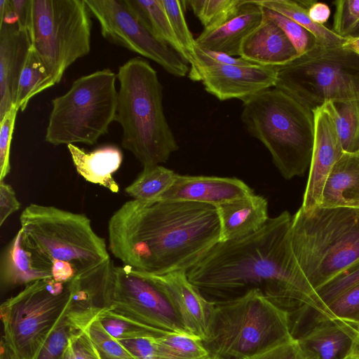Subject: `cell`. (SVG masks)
<instances>
[{"label":"cell","instance_id":"obj_1","mask_svg":"<svg viewBox=\"0 0 359 359\" xmlns=\"http://www.w3.org/2000/svg\"><path fill=\"white\" fill-rule=\"evenodd\" d=\"M292 217L284 211L253 233L219 241L187 271L189 280L211 302L257 290L290 317L313 311L315 323L329 319L293 252Z\"/></svg>","mask_w":359,"mask_h":359},{"label":"cell","instance_id":"obj_2","mask_svg":"<svg viewBox=\"0 0 359 359\" xmlns=\"http://www.w3.org/2000/svg\"><path fill=\"white\" fill-rule=\"evenodd\" d=\"M109 248L124 265L153 276L188 271L221 241L215 206L130 200L108 222Z\"/></svg>","mask_w":359,"mask_h":359},{"label":"cell","instance_id":"obj_3","mask_svg":"<svg viewBox=\"0 0 359 359\" xmlns=\"http://www.w3.org/2000/svg\"><path fill=\"white\" fill-rule=\"evenodd\" d=\"M115 121L122 129L121 146L144 166L165 163L179 149L163 107V87L156 71L135 57L118 67Z\"/></svg>","mask_w":359,"mask_h":359},{"label":"cell","instance_id":"obj_4","mask_svg":"<svg viewBox=\"0 0 359 359\" xmlns=\"http://www.w3.org/2000/svg\"><path fill=\"white\" fill-rule=\"evenodd\" d=\"M20 222L25 245L51 269L57 282H69L110 258L105 240L84 214L31 203Z\"/></svg>","mask_w":359,"mask_h":359},{"label":"cell","instance_id":"obj_5","mask_svg":"<svg viewBox=\"0 0 359 359\" xmlns=\"http://www.w3.org/2000/svg\"><path fill=\"white\" fill-rule=\"evenodd\" d=\"M291 243L316 291L359 263V209L317 206L292 217Z\"/></svg>","mask_w":359,"mask_h":359},{"label":"cell","instance_id":"obj_6","mask_svg":"<svg viewBox=\"0 0 359 359\" xmlns=\"http://www.w3.org/2000/svg\"><path fill=\"white\" fill-rule=\"evenodd\" d=\"M243 102L242 122L269 150L282 176L290 180L303 175L313 147V111L274 87Z\"/></svg>","mask_w":359,"mask_h":359},{"label":"cell","instance_id":"obj_7","mask_svg":"<svg viewBox=\"0 0 359 359\" xmlns=\"http://www.w3.org/2000/svg\"><path fill=\"white\" fill-rule=\"evenodd\" d=\"M212 304L203 341L211 356L250 359L294 338L289 313L257 290Z\"/></svg>","mask_w":359,"mask_h":359},{"label":"cell","instance_id":"obj_8","mask_svg":"<svg viewBox=\"0 0 359 359\" xmlns=\"http://www.w3.org/2000/svg\"><path fill=\"white\" fill-rule=\"evenodd\" d=\"M276 67L274 88L313 111L326 102L359 101V55L316 45Z\"/></svg>","mask_w":359,"mask_h":359},{"label":"cell","instance_id":"obj_9","mask_svg":"<svg viewBox=\"0 0 359 359\" xmlns=\"http://www.w3.org/2000/svg\"><path fill=\"white\" fill-rule=\"evenodd\" d=\"M116 74L103 69L82 76L63 95L52 100L44 140L53 145H93L115 121Z\"/></svg>","mask_w":359,"mask_h":359},{"label":"cell","instance_id":"obj_10","mask_svg":"<svg viewBox=\"0 0 359 359\" xmlns=\"http://www.w3.org/2000/svg\"><path fill=\"white\" fill-rule=\"evenodd\" d=\"M85 0H32L30 43L54 84L90 51L92 20Z\"/></svg>","mask_w":359,"mask_h":359},{"label":"cell","instance_id":"obj_11","mask_svg":"<svg viewBox=\"0 0 359 359\" xmlns=\"http://www.w3.org/2000/svg\"><path fill=\"white\" fill-rule=\"evenodd\" d=\"M69 299V282L48 278L25 285L1 305L2 340L19 359H35Z\"/></svg>","mask_w":359,"mask_h":359},{"label":"cell","instance_id":"obj_12","mask_svg":"<svg viewBox=\"0 0 359 359\" xmlns=\"http://www.w3.org/2000/svg\"><path fill=\"white\" fill-rule=\"evenodd\" d=\"M104 306L106 311L161 331L193 335L164 288L150 276L126 265L114 266Z\"/></svg>","mask_w":359,"mask_h":359},{"label":"cell","instance_id":"obj_13","mask_svg":"<svg viewBox=\"0 0 359 359\" xmlns=\"http://www.w3.org/2000/svg\"><path fill=\"white\" fill-rule=\"evenodd\" d=\"M108 41L147 57L169 74L183 77L190 67L167 43L156 39L138 20L126 0H85Z\"/></svg>","mask_w":359,"mask_h":359},{"label":"cell","instance_id":"obj_14","mask_svg":"<svg viewBox=\"0 0 359 359\" xmlns=\"http://www.w3.org/2000/svg\"><path fill=\"white\" fill-rule=\"evenodd\" d=\"M188 75L193 81H201L205 90L221 101H243L274 87L276 67L257 64L238 66L197 62Z\"/></svg>","mask_w":359,"mask_h":359},{"label":"cell","instance_id":"obj_15","mask_svg":"<svg viewBox=\"0 0 359 359\" xmlns=\"http://www.w3.org/2000/svg\"><path fill=\"white\" fill-rule=\"evenodd\" d=\"M312 111L314 142L309 178L300 207L304 211L320 206L328 175L344 152L336 126L334 103L326 102Z\"/></svg>","mask_w":359,"mask_h":359},{"label":"cell","instance_id":"obj_16","mask_svg":"<svg viewBox=\"0 0 359 359\" xmlns=\"http://www.w3.org/2000/svg\"><path fill=\"white\" fill-rule=\"evenodd\" d=\"M253 193L243 181L236 177L177 174L170 188L158 199L194 202L217 207Z\"/></svg>","mask_w":359,"mask_h":359},{"label":"cell","instance_id":"obj_17","mask_svg":"<svg viewBox=\"0 0 359 359\" xmlns=\"http://www.w3.org/2000/svg\"><path fill=\"white\" fill-rule=\"evenodd\" d=\"M307 359H359L356 325L325 319L296 337Z\"/></svg>","mask_w":359,"mask_h":359},{"label":"cell","instance_id":"obj_18","mask_svg":"<svg viewBox=\"0 0 359 359\" xmlns=\"http://www.w3.org/2000/svg\"><path fill=\"white\" fill-rule=\"evenodd\" d=\"M149 276L164 288L187 330L191 334L201 338L203 341H205L208 337L212 302L205 299L189 280L186 271H175L162 276Z\"/></svg>","mask_w":359,"mask_h":359},{"label":"cell","instance_id":"obj_19","mask_svg":"<svg viewBox=\"0 0 359 359\" xmlns=\"http://www.w3.org/2000/svg\"><path fill=\"white\" fill-rule=\"evenodd\" d=\"M115 265L109 258L95 267L76 275L69 282L70 299L67 316L80 325L90 323L105 311L107 285Z\"/></svg>","mask_w":359,"mask_h":359},{"label":"cell","instance_id":"obj_20","mask_svg":"<svg viewBox=\"0 0 359 359\" xmlns=\"http://www.w3.org/2000/svg\"><path fill=\"white\" fill-rule=\"evenodd\" d=\"M262 7L255 0H244L236 11L217 26L203 29L196 39L198 47L231 56H240L243 41L262 22Z\"/></svg>","mask_w":359,"mask_h":359},{"label":"cell","instance_id":"obj_21","mask_svg":"<svg viewBox=\"0 0 359 359\" xmlns=\"http://www.w3.org/2000/svg\"><path fill=\"white\" fill-rule=\"evenodd\" d=\"M27 31L0 25V120L14 107L17 84L30 47Z\"/></svg>","mask_w":359,"mask_h":359},{"label":"cell","instance_id":"obj_22","mask_svg":"<svg viewBox=\"0 0 359 359\" xmlns=\"http://www.w3.org/2000/svg\"><path fill=\"white\" fill-rule=\"evenodd\" d=\"M299 55L292 41L263 13L260 25L243 41L240 57L254 64L277 67Z\"/></svg>","mask_w":359,"mask_h":359},{"label":"cell","instance_id":"obj_23","mask_svg":"<svg viewBox=\"0 0 359 359\" xmlns=\"http://www.w3.org/2000/svg\"><path fill=\"white\" fill-rule=\"evenodd\" d=\"M53 278L51 269L42 262L23 242L20 229L1 255L0 286L8 291L36 280Z\"/></svg>","mask_w":359,"mask_h":359},{"label":"cell","instance_id":"obj_24","mask_svg":"<svg viewBox=\"0 0 359 359\" xmlns=\"http://www.w3.org/2000/svg\"><path fill=\"white\" fill-rule=\"evenodd\" d=\"M216 208L220 221L221 241L253 233L269 219L266 199L254 193Z\"/></svg>","mask_w":359,"mask_h":359},{"label":"cell","instance_id":"obj_25","mask_svg":"<svg viewBox=\"0 0 359 359\" xmlns=\"http://www.w3.org/2000/svg\"><path fill=\"white\" fill-rule=\"evenodd\" d=\"M67 148L79 175L87 182L102 186L113 193L119 191V186L113 177L123 161L122 152L118 147L107 145L90 152L75 144H68Z\"/></svg>","mask_w":359,"mask_h":359},{"label":"cell","instance_id":"obj_26","mask_svg":"<svg viewBox=\"0 0 359 359\" xmlns=\"http://www.w3.org/2000/svg\"><path fill=\"white\" fill-rule=\"evenodd\" d=\"M320 206L359 209V153L344 152L323 188Z\"/></svg>","mask_w":359,"mask_h":359},{"label":"cell","instance_id":"obj_27","mask_svg":"<svg viewBox=\"0 0 359 359\" xmlns=\"http://www.w3.org/2000/svg\"><path fill=\"white\" fill-rule=\"evenodd\" d=\"M126 2L156 39L167 43L189 64V58L175 35L161 0H126Z\"/></svg>","mask_w":359,"mask_h":359},{"label":"cell","instance_id":"obj_28","mask_svg":"<svg viewBox=\"0 0 359 359\" xmlns=\"http://www.w3.org/2000/svg\"><path fill=\"white\" fill-rule=\"evenodd\" d=\"M54 85L45 66L30 45L19 76L14 107L23 111L34 96Z\"/></svg>","mask_w":359,"mask_h":359},{"label":"cell","instance_id":"obj_29","mask_svg":"<svg viewBox=\"0 0 359 359\" xmlns=\"http://www.w3.org/2000/svg\"><path fill=\"white\" fill-rule=\"evenodd\" d=\"M259 6L275 11L300 25L316 39L318 45L342 46L345 38L341 37L325 25L315 23L309 15L308 9L299 1L255 0Z\"/></svg>","mask_w":359,"mask_h":359},{"label":"cell","instance_id":"obj_30","mask_svg":"<svg viewBox=\"0 0 359 359\" xmlns=\"http://www.w3.org/2000/svg\"><path fill=\"white\" fill-rule=\"evenodd\" d=\"M177 175L160 165L144 166L136 179L125 188V192L136 201L158 199L170 188Z\"/></svg>","mask_w":359,"mask_h":359},{"label":"cell","instance_id":"obj_31","mask_svg":"<svg viewBox=\"0 0 359 359\" xmlns=\"http://www.w3.org/2000/svg\"><path fill=\"white\" fill-rule=\"evenodd\" d=\"M157 359H211L198 337L168 333L156 338Z\"/></svg>","mask_w":359,"mask_h":359},{"label":"cell","instance_id":"obj_32","mask_svg":"<svg viewBox=\"0 0 359 359\" xmlns=\"http://www.w3.org/2000/svg\"><path fill=\"white\" fill-rule=\"evenodd\" d=\"M336 126L345 152L359 153V101L334 103Z\"/></svg>","mask_w":359,"mask_h":359},{"label":"cell","instance_id":"obj_33","mask_svg":"<svg viewBox=\"0 0 359 359\" xmlns=\"http://www.w3.org/2000/svg\"><path fill=\"white\" fill-rule=\"evenodd\" d=\"M98 319L107 332L118 340L160 337L172 333L145 325L109 311L100 313Z\"/></svg>","mask_w":359,"mask_h":359},{"label":"cell","instance_id":"obj_34","mask_svg":"<svg viewBox=\"0 0 359 359\" xmlns=\"http://www.w3.org/2000/svg\"><path fill=\"white\" fill-rule=\"evenodd\" d=\"M244 0H189L194 15L204 29H212L233 14Z\"/></svg>","mask_w":359,"mask_h":359},{"label":"cell","instance_id":"obj_35","mask_svg":"<svg viewBox=\"0 0 359 359\" xmlns=\"http://www.w3.org/2000/svg\"><path fill=\"white\" fill-rule=\"evenodd\" d=\"M161 2L178 42L189 58L191 71L196 66L195 48L197 44L186 22L182 1L161 0Z\"/></svg>","mask_w":359,"mask_h":359},{"label":"cell","instance_id":"obj_36","mask_svg":"<svg viewBox=\"0 0 359 359\" xmlns=\"http://www.w3.org/2000/svg\"><path fill=\"white\" fill-rule=\"evenodd\" d=\"M86 330L100 359H136L118 339L107 332L98 317Z\"/></svg>","mask_w":359,"mask_h":359},{"label":"cell","instance_id":"obj_37","mask_svg":"<svg viewBox=\"0 0 359 359\" xmlns=\"http://www.w3.org/2000/svg\"><path fill=\"white\" fill-rule=\"evenodd\" d=\"M262 10L266 17L283 30L293 43L299 55L318 45L316 37L300 25L275 11L264 7H262Z\"/></svg>","mask_w":359,"mask_h":359},{"label":"cell","instance_id":"obj_38","mask_svg":"<svg viewBox=\"0 0 359 359\" xmlns=\"http://www.w3.org/2000/svg\"><path fill=\"white\" fill-rule=\"evenodd\" d=\"M329 319L359 325V284L343 292L327 306Z\"/></svg>","mask_w":359,"mask_h":359},{"label":"cell","instance_id":"obj_39","mask_svg":"<svg viewBox=\"0 0 359 359\" xmlns=\"http://www.w3.org/2000/svg\"><path fill=\"white\" fill-rule=\"evenodd\" d=\"M66 312L60 318L35 359H61L71 335L76 331L67 320Z\"/></svg>","mask_w":359,"mask_h":359},{"label":"cell","instance_id":"obj_40","mask_svg":"<svg viewBox=\"0 0 359 359\" xmlns=\"http://www.w3.org/2000/svg\"><path fill=\"white\" fill-rule=\"evenodd\" d=\"M333 4L335 11L332 31L346 38L359 22V0H338Z\"/></svg>","mask_w":359,"mask_h":359},{"label":"cell","instance_id":"obj_41","mask_svg":"<svg viewBox=\"0 0 359 359\" xmlns=\"http://www.w3.org/2000/svg\"><path fill=\"white\" fill-rule=\"evenodd\" d=\"M359 284V263L345 271L316 290L323 304L327 306L345 291Z\"/></svg>","mask_w":359,"mask_h":359},{"label":"cell","instance_id":"obj_42","mask_svg":"<svg viewBox=\"0 0 359 359\" xmlns=\"http://www.w3.org/2000/svg\"><path fill=\"white\" fill-rule=\"evenodd\" d=\"M18 111L13 107L0 120V181L11 171V144Z\"/></svg>","mask_w":359,"mask_h":359},{"label":"cell","instance_id":"obj_43","mask_svg":"<svg viewBox=\"0 0 359 359\" xmlns=\"http://www.w3.org/2000/svg\"><path fill=\"white\" fill-rule=\"evenodd\" d=\"M61 359H100L87 332L76 330L70 337Z\"/></svg>","mask_w":359,"mask_h":359},{"label":"cell","instance_id":"obj_44","mask_svg":"<svg viewBox=\"0 0 359 359\" xmlns=\"http://www.w3.org/2000/svg\"><path fill=\"white\" fill-rule=\"evenodd\" d=\"M250 359H307L296 338L277 345Z\"/></svg>","mask_w":359,"mask_h":359},{"label":"cell","instance_id":"obj_45","mask_svg":"<svg viewBox=\"0 0 359 359\" xmlns=\"http://www.w3.org/2000/svg\"><path fill=\"white\" fill-rule=\"evenodd\" d=\"M156 337L118 340L136 359H157Z\"/></svg>","mask_w":359,"mask_h":359},{"label":"cell","instance_id":"obj_46","mask_svg":"<svg viewBox=\"0 0 359 359\" xmlns=\"http://www.w3.org/2000/svg\"><path fill=\"white\" fill-rule=\"evenodd\" d=\"M20 206L13 188L4 180L0 181V226Z\"/></svg>","mask_w":359,"mask_h":359},{"label":"cell","instance_id":"obj_47","mask_svg":"<svg viewBox=\"0 0 359 359\" xmlns=\"http://www.w3.org/2000/svg\"><path fill=\"white\" fill-rule=\"evenodd\" d=\"M195 57L196 64L197 62H215L222 65L238 66H245L254 64L241 57H235L223 53L205 50L198 47L197 45L195 48Z\"/></svg>","mask_w":359,"mask_h":359},{"label":"cell","instance_id":"obj_48","mask_svg":"<svg viewBox=\"0 0 359 359\" xmlns=\"http://www.w3.org/2000/svg\"><path fill=\"white\" fill-rule=\"evenodd\" d=\"M11 7L18 17V26L20 30H28L32 0H9Z\"/></svg>","mask_w":359,"mask_h":359},{"label":"cell","instance_id":"obj_49","mask_svg":"<svg viewBox=\"0 0 359 359\" xmlns=\"http://www.w3.org/2000/svg\"><path fill=\"white\" fill-rule=\"evenodd\" d=\"M310 18L315 23L324 25L330 16L329 6L323 2L314 1L308 9Z\"/></svg>","mask_w":359,"mask_h":359},{"label":"cell","instance_id":"obj_50","mask_svg":"<svg viewBox=\"0 0 359 359\" xmlns=\"http://www.w3.org/2000/svg\"><path fill=\"white\" fill-rule=\"evenodd\" d=\"M342 47L359 55V37H346Z\"/></svg>","mask_w":359,"mask_h":359},{"label":"cell","instance_id":"obj_51","mask_svg":"<svg viewBox=\"0 0 359 359\" xmlns=\"http://www.w3.org/2000/svg\"><path fill=\"white\" fill-rule=\"evenodd\" d=\"M0 359H19L15 355L6 343L1 340V348Z\"/></svg>","mask_w":359,"mask_h":359},{"label":"cell","instance_id":"obj_52","mask_svg":"<svg viewBox=\"0 0 359 359\" xmlns=\"http://www.w3.org/2000/svg\"><path fill=\"white\" fill-rule=\"evenodd\" d=\"M348 37H359V22L354 28L350 36Z\"/></svg>","mask_w":359,"mask_h":359},{"label":"cell","instance_id":"obj_53","mask_svg":"<svg viewBox=\"0 0 359 359\" xmlns=\"http://www.w3.org/2000/svg\"><path fill=\"white\" fill-rule=\"evenodd\" d=\"M356 342L359 348V325H356Z\"/></svg>","mask_w":359,"mask_h":359},{"label":"cell","instance_id":"obj_54","mask_svg":"<svg viewBox=\"0 0 359 359\" xmlns=\"http://www.w3.org/2000/svg\"><path fill=\"white\" fill-rule=\"evenodd\" d=\"M211 359H222L217 356H211Z\"/></svg>","mask_w":359,"mask_h":359}]
</instances>
